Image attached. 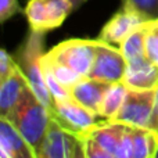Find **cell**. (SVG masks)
<instances>
[{"instance_id":"obj_4","label":"cell","mask_w":158,"mask_h":158,"mask_svg":"<svg viewBox=\"0 0 158 158\" xmlns=\"http://www.w3.org/2000/svg\"><path fill=\"white\" fill-rule=\"evenodd\" d=\"M72 11L71 0H29L25 15L31 31L46 33L61 27Z\"/></svg>"},{"instance_id":"obj_2","label":"cell","mask_w":158,"mask_h":158,"mask_svg":"<svg viewBox=\"0 0 158 158\" xmlns=\"http://www.w3.org/2000/svg\"><path fill=\"white\" fill-rule=\"evenodd\" d=\"M43 35L44 33L31 31V35L28 36V40L25 43L24 49H22L18 65L24 71L33 93L52 111L53 107H54V101H53V97L49 92V87H47L43 71V63H42L44 56Z\"/></svg>"},{"instance_id":"obj_17","label":"cell","mask_w":158,"mask_h":158,"mask_svg":"<svg viewBox=\"0 0 158 158\" xmlns=\"http://www.w3.org/2000/svg\"><path fill=\"white\" fill-rule=\"evenodd\" d=\"M146 32H147V21L129 33L125 40L121 43L119 49L128 63L147 57L146 56Z\"/></svg>"},{"instance_id":"obj_27","label":"cell","mask_w":158,"mask_h":158,"mask_svg":"<svg viewBox=\"0 0 158 158\" xmlns=\"http://www.w3.org/2000/svg\"><path fill=\"white\" fill-rule=\"evenodd\" d=\"M154 158H158V147H157V151H156V157Z\"/></svg>"},{"instance_id":"obj_23","label":"cell","mask_w":158,"mask_h":158,"mask_svg":"<svg viewBox=\"0 0 158 158\" xmlns=\"http://www.w3.org/2000/svg\"><path fill=\"white\" fill-rule=\"evenodd\" d=\"M21 11L18 0H0V22H6Z\"/></svg>"},{"instance_id":"obj_10","label":"cell","mask_w":158,"mask_h":158,"mask_svg":"<svg viewBox=\"0 0 158 158\" xmlns=\"http://www.w3.org/2000/svg\"><path fill=\"white\" fill-rule=\"evenodd\" d=\"M78 136L69 133L54 118L40 147L36 150L38 158H72L74 144Z\"/></svg>"},{"instance_id":"obj_15","label":"cell","mask_w":158,"mask_h":158,"mask_svg":"<svg viewBox=\"0 0 158 158\" xmlns=\"http://www.w3.org/2000/svg\"><path fill=\"white\" fill-rule=\"evenodd\" d=\"M132 158H154L158 147V132L148 128L131 126Z\"/></svg>"},{"instance_id":"obj_7","label":"cell","mask_w":158,"mask_h":158,"mask_svg":"<svg viewBox=\"0 0 158 158\" xmlns=\"http://www.w3.org/2000/svg\"><path fill=\"white\" fill-rule=\"evenodd\" d=\"M52 117L69 133L82 137L97 125L96 118L98 115L85 108L72 97H68L63 100H54Z\"/></svg>"},{"instance_id":"obj_9","label":"cell","mask_w":158,"mask_h":158,"mask_svg":"<svg viewBox=\"0 0 158 158\" xmlns=\"http://www.w3.org/2000/svg\"><path fill=\"white\" fill-rule=\"evenodd\" d=\"M144 22L146 19L140 14L122 6V8L118 13H115L103 27L98 39L108 44L119 47L121 43L126 39V36Z\"/></svg>"},{"instance_id":"obj_18","label":"cell","mask_w":158,"mask_h":158,"mask_svg":"<svg viewBox=\"0 0 158 158\" xmlns=\"http://www.w3.org/2000/svg\"><path fill=\"white\" fill-rule=\"evenodd\" d=\"M123 7L140 14L146 21L158 19V0H122Z\"/></svg>"},{"instance_id":"obj_5","label":"cell","mask_w":158,"mask_h":158,"mask_svg":"<svg viewBox=\"0 0 158 158\" xmlns=\"http://www.w3.org/2000/svg\"><path fill=\"white\" fill-rule=\"evenodd\" d=\"M157 89H128L125 101L112 121L150 129L157 100Z\"/></svg>"},{"instance_id":"obj_25","label":"cell","mask_w":158,"mask_h":158,"mask_svg":"<svg viewBox=\"0 0 158 158\" xmlns=\"http://www.w3.org/2000/svg\"><path fill=\"white\" fill-rule=\"evenodd\" d=\"M150 129L158 132V89H157V100H156V107H154V114L151 118V125Z\"/></svg>"},{"instance_id":"obj_24","label":"cell","mask_w":158,"mask_h":158,"mask_svg":"<svg viewBox=\"0 0 158 158\" xmlns=\"http://www.w3.org/2000/svg\"><path fill=\"white\" fill-rule=\"evenodd\" d=\"M72 158H87L86 153H85V147H83V142L82 137H77L74 144V151H72Z\"/></svg>"},{"instance_id":"obj_19","label":"cell","mask_w":158,"mask_h":158,"mask_svg":"<svg viewBox=\"0 0 158 158\" xmlns=\"http://www.w3.org/2000/svg\"><path fill=\"white\" fill-rule=\"evenodd\" d=\"M43 61H44V64L52 69V72L54 74V77L57 78L58 81L64 85V86L68 87V89H71V87L74 86L78 81H81L82 79V77L81 75H78L77 72H74L72 69L61 65V64L53 63V61H50L49 58H46V56H43Z\"/></svg>"},{"instance_id":"obj_1","label":"cell","mask_w":158,"mask_h":158,"mask_svg":"<svg viewBox=\"0 0 158 158\" xmlns=\"http://www.w3.org/2000/svg\"><path fill=\"white\" fill-rule=\"evenodd\" d=\"M52 118V111L39 100L29 86L8 121L36 151L49 132Z\"/></svg>"},{"instance_id":"obj_3","label":"cell","mask_w":158,"mask_h":158,"mask_svg":"<svg viewBox=\"0 0 158 158\" xmlns=\"http://www.w3.org/2000/svg\"><path fill=\"white\" fill-rule=\"evenodd\" d=\"M97 40L68 39L46 53V58L72 69L82 78L89 77L96 56Z\"/></svg>"},{"instance_id":"obj_20","label":"cell","mask_w":158,"mask_h":158,"mask_svg":"<svg viewBox=\"0 0 158 158\" xmlns=\"http://www.w3.org/2000/svg\"><path fill=\"white\" fill-rule=\"evenodd\" d=\"M146 56H147V58L151 63L158 65V19L147 21Z\"/></svg>"},{"instance_id":"obj_21","label":"cell","mask_w":158,"mask_h":158,"mask_svg":"<svg viewBox=\"0 0 158 158\" xmlns=\"http://www.w3.org/2000/svg\"><path fill=\"white\" fill-rule=\"evenodd\" d=\"M82 142H83L85 153H86L87 158H115L110 151H107L100 143L96 142L89 135L82 136Z\"/></svg>"},{"instance_id":"obj_8","label":"cell","mask_w":158,"mask_h":158,"mask_svg":"<svg viewBox=\"0 0 158 158\" xmlns=\"http://www.w3.org/2000/svg\"><path fill=\"white\" fill-rule=\"evenodd\" d=\"M115 158H132V131L131 125L115 121L100 122L89 132Z\"/></svg>"},{"instance_id":"obj_14","label":"cell","mask_w":158,"mask_h":158,"mask_svg":"<svg viewBox=\"0 0 158 158\" xmlns=\"http://www.w3.org/2000/svg\"><path fill=\"white\" fill-rule=\"evenodd\" d=\"M129 89H157L158 87V65L153 64L147 57L129 61L123 78Z\"/></svg>"},{"instance_id":"obj_26","label":"cell","mask_w":158,"mask_h":158,"mask_svg":"<svg viewBox=\"0 0 158 158\" xmlns=\"http://www.w3.org/2000/svg\"><path fill=\"white\" fill-rule=\"evenodd\" d=\"M87 0H71V3H72V6H74V10H77V8L81 7L83 3H86Z\"/></svg>"},{"instance_id":"obj_16","label":"cell","mask_w":158,"mask_h":158,"mask_svg":"<svg viewBox=\"0 0 158 158\" xmlns=\"http://www.w3.org/2000/svg\"><path fill=\"white\" fill-rule=\"evenodd\" d=\"M129 87L125 85V82H117L111 83L107 90L104 100L101 103L100 108V117H103L106 121H112L115 115L119 112L123 101L126 98Z\"/></svg>"},{"instance_id":"obj_22","label":"cell","mask_w":158,"mask_h":158,"mask_svg":"<svg viewBox=\"0 0 158 158\" xmlns=\"http://www.w3.org/2000/svg\"><path fill=\"white\" fill-rule=\"evenodd\" d=\"M15 67H17V61L13 60L11 54H8L6 49L0 50V83L13 74Z\"/></svg>"},{"instance_id":"obj_13","label":"cell","mask_w":158,"mask_h":158,"mask_svg":"<svg viewBox=\"0 0 158 158\" xmlns=\"http://www.w3.org/2000/svg\"><path fill=\"white\" fill-rule=\"evenodd\" d=\"M108 87L110 83L86 77L78 81L69 89V93L75 101H78L81 106H83L85 108L100 117L101 103H103Z\"/></svg>"},{"instance_id":"obj_6","label":"cell","mask_w":158,"mask_h":158,"mask_svg":"<svg viewBox=\"0 0 158 158\" xmlns=\"http://www.w3.org/2000/svg\"><path fill=\"white\" fill-rule=\"evenodd\" d=\"M126 68H128V61L119 47H115L97 39L94 63H93L89 78L110 85L123 82Z\"/></svg>"},{"instance_id":"obj_12","label":"cell","mask_w":158,"mask_h":158,"mask_svg":"<svg viewBox=\"0 0 158 158\" xmlns=\"http://www.w3.org/2000/svg\"><path fill=\"white\" fill-rule=\"evenodd\" d=\"M0 158H38L35 148L6 118H0Z\"/></svg>"},{"instance_id":"obj_11","label":"cell","mask_w":158,"mask_h":158,"mask_svg":"<svg viewBox=\"0 0 158 158\" xmlns=\"http://www.w3.org/2000/svg\"><path fill=\"white\" fill-rule=\"evenodd\" d=\"M28 87L29 82L17 63L13 74L0 83V118L8 119L11 117Z\"/></svg>"}]
</instances>
